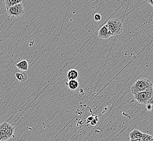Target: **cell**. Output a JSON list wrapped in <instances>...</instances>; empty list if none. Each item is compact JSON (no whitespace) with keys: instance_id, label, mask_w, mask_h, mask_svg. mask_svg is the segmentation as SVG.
I'll return each instance as SVG.
<instances>
[{"instance_id":"cell-2","label":"cell","mask_w":153,"mask_h":141,"mask_svg":"<svg viewBox=\"0 0 153 141\" xmlns=\"http://www.w3.org/2000/svg\"><path fill=\"white\" fill-rule=\"evenodd\" d=\"M106 25L113 36H117L123 31L122 22L119 19H110L107 22Z\"/></svg>"},{"instance_id":"cell-12","label":"cell","mask_w":153,"mask_h":141,"mask_svg":"<svg viewBox=\"0 0 153 141\" xmlns=\"http://www.w3.org/2000/svg\"><path fill=\"white\" fill-rule=\"evenodd\" d=\"M14 131H15V127L13 126H11L10 128L7 129L5 131V133L7 137L8 140H10L11 138L14 137Z\"/></svg>"},{"instance_id":"cell-17","label":"cell","mask_w":153,"mask_h":141,"mask_svg":"<svg viewBox=\"0 0 153 141\" xmlns=\"http://www.w3.org/2000/svg\"><path fill=\"white\" fill-rule=\"evenodd\" d=\"M147 2L149 3L153 7V0H148Z\"/></svg>"},{"instance_id":"cell-15","label":"cell","mask_w":153,"mask_h":141,"mask_svg":"<svg viewBox=\"0 0 153 141\" xmlns=\"http://www.w3.org/2000/svg\"><path fill=\"white\" fill-rule=\"evenodd\" d=\"M8 140L5 132L0 130V141H6Z\"/></svg>"},{"instance_id":"cell-13","label":"cell","mask_w":153,"mask_h":141,"mask_svg":"<svg viewBox=\"0 0 153 141\" xmlns=\"http://www.w3.org/2000/svg\"><path fill=\"white\" fill-rule=\"evenodd\" d=\"M12 126V125H10V123H8V122H4L0 124V130H2L5 132L6 130L7 129L10 128V126Z\"/></svg>"},{"instance_id":"cell-3","label":"cell","mask_w":153,"mask_h":141,"mask_svg":"<svg viewBox=\"0 0 153 141\" xmlns=\"http://www.w3.org/2000/svg\"><path fill=\"white\" fill-rule=\"evenodd\" d=\"M134 98L138 103L147 104L153 99V90L149 91H144L134 95Z\"/></svg>"},{"instance_id":"cell-10","label":"cell","mask_w":153,"mask_h":141,"mask_svg":"<svg viewBox=\"0 0 153 141\" xmlns=\"http://www.w3.org/2000/svg\"><path fill=\"white\" fill-rule=\"evenodd\" d=\"M7 9L12 7L14 6L19 3H22V0H6L4 1Z\"/></svg>"},{"instance_id":"cell-14","label":"cell","mask_w":153,"mask_h":141,"mask_svg":"<svg viewBox=\"0 0 153 141\" xmlns=\"http://www.w3.org/2000/svg\"><path fill=\"white\" fill-rule=\"evenodd\" d=\"M152 138H153V136L143 133L142 137V141H150Z\"/></svg>"},{"instance_id":"cell-19","label":"cell","mask_w":153,"mask_h":141,"mask_svg":"<svg viewBox=\"0 0 153 141\" xmlns=\"http://www.w3.org/2000/svg\"><path fill=\"white\" fill-rule=\"evenodd\" d=\"M150 141H153V138H152V140Z\"/></svg>"},{"instance_id":"cell-18","label":"cell","mask_w":153,"mask_h":141,"mask_svg":"<svg viewBox=\"0 0 153 141\" xmlns=\"http://www.w3.org/2000/svg\"><path fill=\"white\" fill-rule=\"evenodd\" d=\"M130 141H142V138L140 139H138V140H130Z\"/></svg>"},{"instance_id":"cell-16","label":"cell","mask_w":153,"mask_h":141,"mask_svg":"<svg viewBox=\"0 0 153 141\" xmlns=\"http://www.w3.org/2000/svg\"><path fill=\"white\" fill-rule=\"evenodd\" d=\"M101 19H102V17L99 14H96L94 16V20L96 22L100 21Z\"/></svg>"},{"instance_id":"cell-8","label":"cell","mask_w":153,"mask_h":141,"mask_svg":"<svg viewBox=\"0 0 153 141\" xmlns=\"http://www.w3.org/2000/svg\"><path fill=\"white\" fill-rule=\"evenodd\" d=\"M79 77V73L78 71L75 69H70L67 74V78L69 81L77 80Z\"/></svg>"},{"instance_id":"cell-4","label":"cell","mask_w":153,"mask_h":141,"mask_svg":"<svg viewBox=\"0 0 153 141\" xmlns=\"http://www.w3.org/2000/svg\"><path fill=\"white\" fill-rule=\"evenodd\" d=\"M7 13L8 15L12 18H18L21 17L25 13V9L23 3H19L7 9Z\"/></svg>"},{"instance_id":"cell-5","label":"cell","mask_w":153,"mask_h":141,"mask_svg":"<svg viewBox=\"0 0 153 141\" xmlns=\"http://www.w3.org/2000/svg\"><path fill=\"white\" fill-rule=\"evenodd\" d=\"M111 36H113L112 34L106 25L102 27L98 31V37L101 39H107Z\"/></svg>"},{"instance_id":"cell-1","label":"cell","mask_w":153,"mask_h":141,"mask_svg":"<svg viewBox=\"0 0 153 141\" xmlns=\"http://www.w3.org/2000/svg\"><path fill=\"white\" fill-rule=\"evenodd\" d=\"M153 90V86L152 82L149 79L144 78L138 79L131 88V92L133 95L138 93L149 91Z\"/></svg>"},{"instance_id":"cell-9","label":"cell","mask_w":153,"mask_h":141,"mask_svg":"<svg viewBox=\"0 0 153 141\" xmlns=\"http://www.w3.org/2000/svg\"><path fill=\"white\" fill-rule=\"evenodd\" d=\"M15 75L17 80H18L20 83H25L28 80V75L25 72H22V73L18 72V73H16Z\"/></svg>"},{"instance_id":"cell-6","label":"cell","mask_w":153,"mask_h":141,"mask_svg":"<svg viewBox=\"0 0 153 141\" xmlns=\"http://www.w3.org/2000/svg\"><path fill=\"white\" fill-rule=\"evenodd\" d=\"M16 67L18 68V69L20 71H21L23 72H26L29 69V65L27 60H23L22 61H20L19 63L16 64Z\"/></svg>"},{"instance_id":"cell-11","label":"cell","mask_w":153,"mask_h":141,"mask_svg":"<svg viewBox=\"0 0 153 141\" xmlns=\"http://www.w3.org/2000/svg\"><path fill=\"white\" fill-rule=\"evenodd\" d=\"M67 86L70 88V90L72 91L76 90L79 88V82L77 80H70L67 83Z\"/></svg>"},{"instance_id":"cell-7","label":"cell","mask_w":153,"mask_h":141,"mask_svg":"<svg viewBox=\"0 0 153 141\" xmlns=\"http://www.w3.org/2000/svg\"><path fill=\"white\" fill-rule=\"evenodd\" d=\"M143 133L138 129H134L129 134V137L131 140H138L142 138Z\"/></svg>"}]
</instances>
